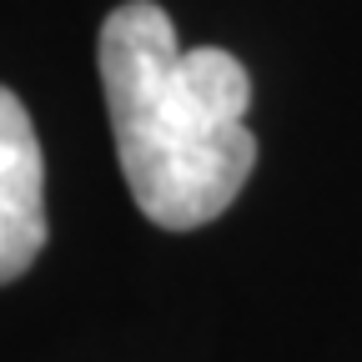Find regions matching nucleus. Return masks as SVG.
Returning <instances> with one entry per match:
<instances>
[{"label":"nucleus","instance_id":"f257e3e1","mask_svg":"<svg viewBox=\"0 0 362 362\" xmlns=\"http://www.w3.org/2000/svg\"><path fill=\"white\" fill-rule=\"evenodd\" d=\"M96 66L116 161L141 216L161 232H197L216 221L257 166L247 66L221 45L181 51L176 25L156 0H126L106 16Z\"/></svg>","mask_w":362,"mask_h":362},{"label":"nucleus","instance_id":"f03ea898","mask_svg":"<svg viewBox=\"0 0 362 362\" xmlns=\"http://www.w3.org/2000/svg\"><path fill=\"white\" fill-rule=\"evenodd\" d=\"M45 156L40 136L11 86H0V287L35 267L45 252Z\"/></svg>","mask_w":362,"mask_h":362}]
</instances>
